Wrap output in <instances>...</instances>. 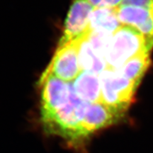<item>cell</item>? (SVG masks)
Instances as JSON below:
<instances>
[{"label": "cell", "mask_w": 153, "mask_h": 153, "mask_svg": "<svg viewBox=\"0 0 153 153\" xmlns=\"http://www.w3.org/2000/svg\"><path fill=\"white\" fill-rule=\"evenodd\" d=\"M89 104L77 97L70 82V101L57 111L41 116L44 130L51 135L63 137L74 146L84 144L86 138L82 123Z\"/></svg>", "instance_id": "6da1fadb"}, {"label": "cell", "mask_w": 153, "mask_h": 153, "mask_svg": "<svg viewBox=\"0 0 153 153\" xmlns=\"http://www.w3.org/2000/svg\"><path fill=\"white\" fill-rule=\"evenodd\" d=\"M143 53H150L143 36L135 28L122 25L113 34L106 50V70H119L129 60Z\"/></svg>", "instance_id": "7a4b0ae2"}, {"label": "cell", "mask_w": 153, "mask_h": 153, "mask_svg": "<svg viewBox=\"0 0 153 153\" xmlns=\"http://www.w3.org/2000/svg\"><path fill=\"white\" fill-rule=\"evenodd\" d=\"M99 77L101 103L125 115L133 102L134 96L138 86L114 70H105L99 74Z\"/></svg>", "instance_id": "3957f363"}, {"label": "cell", "mask_w": 153, "mask_h": 153, "mask_svg": "<svg viewBox=\"0 0 153 153\" xmlns=\"http://www.w3.org/2000/svg\"><path fill=\"white\" fill-rule=\"evenodd\" d=\"M41 116L53 114L70 101V82L43 72L40 78Z\"/></svg>", "instance_id": "277c9868"}, {"label": "cell", "mask_w": 153, "mask_h": 153, "mask_svg": "<svg viewBox=\"0 0 153 153\" xmlns=\"http://www.w3.org/2000/svg\"><path fill=\"white\" fill-rule=\"evenodd\" d=\"M44 72L53 74L66 82L74 81L81 73L76 39L58 45L51 62Z\"/></svg>", "instance_id": "5b68a950"}, {"label": "cell", "mask_w": 153, "mask_h": 153, "mask_svg": "<svg viewBox=\"0 0 153 153\" xmlns=\"http://www.w3.org/2000/svg\"><path fill=\"white\" fill-rule=\"evenodd\" d=\"M94 9L88 0H72L58 45L74 41L89 30V20Z\"/></svg>", "instance_id": "8992f818"}, {"label": "cell", "mask_w": 153, "mask_h": 153, "mask_svg": "<svg viewBox=\"0 0 153 153\" xmlns=\"http://www.w3.org/2000/svg\"><path fill=\"white\" fill-rule=\"evenodd\" d=\"M124 115L106 106L102 103L89 104L82 123L84 135L87 139L100 130L117 123Z\"/></svg>", "instance_id": "52a82bcc"}, {"label": "cell", "mask_w": 153, "mask_h": 153, "mask_svg": "<svg viewBox=\"0 0 153 153\" xmlns=\"http://www.w3.org/2000/svg\"><path fill=\"white\" fill-rule=\"evenodd\" d=\"M88 33L89 30L76 38L80 70L81 72H89L99 75L106 70V63L105 59L99 56L91 48Z\"/></svg>", "instance_id": "ba28073f"}, {"label": "cell", "mask_w": 153, "mask_h": 153, "mask_svg": "<svg viewBox=\"0 0 153 153\" xmlns=\"http://www.w3.org/2000/svg\"><path fill=\"white\" fill-rule=\"evenodd\" d=\"M72 85L74 92L82 100L90 104L101 103V81L98 74L82 72Z\"/></svg>", "instance_id": "9c48e42d"}, {"label": "cell", "mask_w": 153, "mask_h": 153, "mask_svg": "<svg viewBox=\"0 0 153 153\" xmlns=\"http://www.w3.org/2000/svg\"><path fill=\"white\" fill-rule=\"evenodd\" d=\"M121 26L116 7L94 8L90 16L89 30H101L113 35Z\"/></svg>", "instance_id": "30bf717a"}, {"label": "cell", "mask_w": 153, "mask_h": 153, "mask_svg": "<svg viewBox=\"0 0 153 153\" xmlns=\"http://www.w3.org/2000/svg\"><path fill=\"white\" fill-rule=\"evenodd\" d=\"M118 18L123 26H131L139 30L153 16V9L135 6H122L116 7Z\"/></svg>", "instance_id": "8fae6325"}, {"label": "cell", "mask_w": 153, "mask_h": 153, "mask_svg": "<svg viewBox=\"0 0 153 153\" xmlns=\"http://www.w3.org/2000/svg\"><path fill=\"white\" fill-rule=\"evenodd\" d=\"M150 53H143L133 57L118 70H114L123 77L140 85L143 76L150 65Z\"/></svg>", "instance_id": "7c38bea8"}, {"label": "cell", "mask_w": 153, "mask_h": 153, "mask_svg": "<svg viewBox=\"0 0 153 153\" xmlns=\"http://www.w3.org/2000/svg\"><path fill=\"white\" fill-rule=\"evenodd\" d=\"M112 34L97 30H89L88 39L94 52L99 56L104 58L106 50L112 37ZM105 59V58H104Z\"/></svg>", "instance_id": "4fadbf2b"}, {"label": "cell", "mask_w": 153, "mask_h": 153, "mask_svg": "<svg viewBox=\"0 0 153 153\" xmlns=\"http://www.w3.org/2000/svg\"><path fill=\"white\" fill-rule=\"evenodd\" d=\"M94 8H114L118 7L122 2V0H88Z\"/></svg>", "instance_id": "5bb4252c"}, {"label": "cell", "mask_w": 153, "mask_h": 153, "mask_svg": "<svg viewBox=\"0 0 153 153\" xmlns=\"http://www.w3.org/2000/svg\"><path fill=\"white\" fill-rule=\"evenodd\" d=\"M120 5L135 6V7L153 9V0H122V2Z\"/></svg>", "instance_id": "9a60e30c"}]
</instances>
